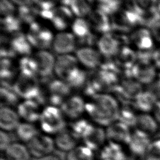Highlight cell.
Segmentation results:
<instances>
[{
    "mask_svg": "<svg viewBox=\"0 0 160 160\" xmlns=\"http://www.w3.org/2000/svg\"><path fill=\"white\" fill-rule=\"evenodd\" d=\"M26 34L32 47L38 50H47L52 46L54 38L50 28L38 21L28 26Z\"/></svg>",
    "mask_w": 160,
    "mask_h": 160,
    "instance_id": "cell-6",
    "label": "cell"
},
{
    "mask_svg": "<svg viewBox=\"0 0 160 160\" xmlns=\"http://www.w3.org/2000/svg\"><path fill=\"white\" fill-rule=\"evenodd\" d=\"M33 3L38 7L39 10L51 9L57 6L60 0H32Z\"/></svg>",
    "mask_w": 160,
    "mask_h": 160,
    "instance_id": "cell-46",
    "label": "cell"
},
{
    "mask_svg": "<svg viewBox=\"0 0 160 160\" xmlns=\"http://www.w3.org/2000/svg\"><path fill=\"white\" fill-rule=\"evenodd\" d=\"M10 41L16 55H19L21 57L31 55L32 47L26 34L22 32L14 34L10 37Z\"/></svg>",
    "mask_w": 160,
    "mask_h": 160,
    "instance_id": "cell-31",
    "label": "cell"
},
{
    "mask_svg": "<svg viewBox=\"0 0 160 160\" xmlns=\"http://www.w3.org/2000/svg\"><path fill=\"white\" fill-rule=\"evenodd\" d=\"M12 3L18 7L22 6H26L33 3L32 0H10Z\"/></svg>",
    "mask_w": 160,
    "mask_h": 160,
    "instance_id": "cell-51",
    "label": "cell"
},
{
    "mask_svg": "<svg viewBox=\"0 0 160 160\" xmlns=\"http://www.w3.org/2000/svg\"><path fill=\"white\" fill-rule=\"evenodd\" d=\"M1 18H7L17 14L16 5L10 0L1 1Z\"/></svg>",
    "mask_w": 160,
    "mask_h": 160,
    "instance_id": "cell-45",
    "label": "cell"
},
{
    "mask_svg": "<svg viewBox=\"0 0 160 160\" xmlns=\"http://www.w3.org/2000/svg\"><path fill=\"white\" fill-rule=\"evenodd\" d=\"M151 61L156 69L160 71V45L156 46L151 54Z\"/></svg>",
    "mask_w": 160,
    "mask_h": 160,
    "instance_id": "cell-48",
    "label": "cell"
},
{
    "mask_svg": "<svg viewBox=\"0 0 160 160\" xmlns=\"http://www.w3.org/2000/svg\"><path fill=\"white\" fill-rule=\"evenodd\" d=\"M86 102L80 96L71 95L68 97L60 108L65 118L72 119V121L81 118L86 112Z\"/></svg>",
    "mask_w": 160,
    "mask_h": 160,
    "instance_id": "cell-19",
    "label": "cell"
},
{
    "mask_svg": "<svg viewBox=\"0 0 160 160\" xmlns=\"http://www.w3.org/2000/svg\"><path fill=\"white\" fill-rule=\"evenodd\" d=\"M39 123L42 131L48 135H56L66 126L65 116L61 108L52 105H48L42 109Z\"/></svg>",
    "mask_w": 160,
    "mask_h": 160,
    "instance_id": "cell-4",
    "label": "cell"
},
{
    "mask_svg": "<svg viewBox=\"0 0 160 160\" xmlns=\"http://www.w3.org/2000/svg\"><path fill=\"white\" fill-rule=\"evenodd\" d=\"M77 41L71 32L61 31L54 36L52 48L59 55L69 54L72 52L76 46Z\"/></svg>",
    "mask_w": 160,
    "mask_h": 160,
    "instance_id": "cell-20",
    "label": "cell"
},
{
    "mask_svg": "<svg viewBox=\"0 0 160 160\" xmlns=\"http://www.w3.org/2000/svg\"><path fill=\"white\" fill-rule=\"evenodd\" d=\"M21 122L20 117L13 108L9 106H1L0 109L1 130L9 132L15 130Z\"/></svg>",
    "mask_w": 160,
    "mask_h": 160,
    "instance_id": "cell-26",
    "label": "cell"
},
{
    "mask_svg": "<svg viewBox=\"0 0 160 160\" xmlns=\"http://www.w3.org/2000/svg\"><path fill=\"white\" fill-rule=\"evenodd\" d=\"M157 81H158V84L159 89V90H160V72H159V75H158V78Z\"/></svg>",
    "mask_w": 160,
    "mask_h": 160,
    "instance_id": "cell-53",
    "label": "cell"
},
{
    "mask_svg": "<svg viewBox=\"0 0 160 160\" xmlns=\"http://www.w3.org/2000/svg\"><path fill=\"white\" fill-rule=\"evenodd\" d=\"M18 68L21 74L29 76H38L37 66L32 56L21 57L18 61Z\"/></svg>",
    "mask_w": 160,
    "mask_h": 160,
    "instance_id": "cell-39",
    "label": "cell"
},
{
    "mask_svg": "<svg viewBox=\"0 0 160 160\" xmlns=\"http://www.w3.org/2000/svg\"><path fill=\"white\" fill-rule=\"evenodd\" d=\"M19 71L18 64L16 65L12 58H3L1 60V86L12 87Z\"/></svg>",
    "mask_w": 160,
    "mask_h": 160,
    "instance_id": "cell-27",
    "label": "cell"
},
{
    "mask_svg": "<svg viewBox=\"0 0 160 160\" xmlns=\"http://www.w3.org/2000/svg\"><path fill=\"white\" fill-rule=\"evenodd\" d=\"M22 22L18 15L1 18V29L5 34H14L21 32Z\"/></svg>",
    "mask_w": 160,
    "mask_h": 160,
    "instance_id": "cell-38",
    "label": "cell"
},
{
    "mask_svg": "<svg viewBox=\"0 0 160 160\" xmlns=\"http://www.w3.org/2000/svg\"><path fill=\"white\" fill-rule=\"evenodd\" d=\"M11 139L8 132L1 130L0 131V149L1 151H5L6 149L11 144Z\"/></svg>",
    "mask_w": 160,
    "mask_h": 160,
    "instance_id": "cell-47",
    "label": "cell"
},
{
    "mask_svg": "<svg viewBox=\"0 0 160 160\" xmlns=\"http://www.w3.org/2000/svg\"><path fill=\"white\" fill-rule=\"evenodd\" d=\"M151 142V136L135 129L132 131L128 147L130 152L133 155L144 157Z\"/></svg>",
    "mask_w": 160,
    "mask_h": 160,
    "instance_id": "cell-21",
    "label": "cell"
},
{
    "mask_svg": "<svg viewBox=\"0 0 160 160\" xmlns=\"http://www.w3.org/2000/svg\"><path fill=\"white\" fill-rule=\"evenodd\" d=\"M87 18L94 32L102 35L113 31L111 16L102 10L96 8Z\"/></svg>",
    "mask_w": 160,
    "mask_h": 160,
    "instance_id": "cell-15",
    "label": "cell"
},
{
    "mask_svg": "<svg viewBox=\"0 0 160 160\" xmlns=\"http://www.w3.org/2000/svg\"><path fill=\"white\" fill-rule=\"evenodd\" d=\"M78 138L71 132L69 129L65 128L55 135V146L63 152H69L78 145Z\"/></svg>",
    "mask_w": 160,
    "mask_h": 160,
    "instance_id": "cell-30",
    "label": "cell"
},
{
    "mask_svg": "<svg viewBox=\"0 0 160 160\" xmlns=\"http://www.w3.org/2000/svg\"><path fill=\"white\" fill-rule=\"evenodd\" d=\"M18 138L22 142L29 143L39 132L38 129L34 123L28 122H21L15 129Z\"/></svg>",
    "mask_w": 160,
    "mask_h": 160,
    "instance_id": "cell-34",
    "label": "cell"
},
{
    "mask_svg": "<svg viewBox=\"0 0 160 160\" xmlns=\"http://www.w3.org/2000/svg\"><path fill=\"white\" fill-rule=\"evenodd\" d=\"M93 125L88 119L80 118L71 121L69 124V129L78 139H82Z\"/></svg>",
    "mask_w": 160,
    "mask_h": 160,
    "instance_id": "cell-37",
    "label": "cell"
},
{
    "mask_svg": "<svg viewBox=\"0 0 160 160\" xmlns=\"http://www.w3.org/2000/svg\"><path fill=\"white\" fill-rule=\"evenodd\" d=\"M129 36L115 32H108L101 35L98 40V49L106 58H114L121 48L129 45Z\"/></svg>",
    "mask_w": 160,
    "mask_h": 160,
    "instance_id": "cell-7",
    "label": "cell"
},
{
    "mask_svg": "<svg viewBox=\"0 0 160 160\" xmlns=\"http://www.w3.org/2000/svg\"><path fill=\"white\" fill-rule=\"evenodd\" d=\"M71 88L64 81L58 79L49 82L45 91L46 100L49 105L61 107L64 101L69 97Z\"/></svg>",
    "mask_w": 160,
    "mask_h": 160,
    "instance_id": "cell-9",
    "label": "cell"
},
{
    "mask_svg": "<svg viewBox=\"0 0 160 160\" xmlns=\"http://www.w3.org/2000/svg\"><path fill=\"white\" fill-rule=\"evenodd\" d=\"M158 69L152 61H138L132 68L131 76L142 85L149 84L158 79Z\"/></svg>",
    "mask_w": 160,
    "mask_h": 160,
    "instance_id": "cell-13",
    "label": "cell"
},
{
    "mask_svg": "<svg viewBox=\"0 0 160 160\" xmlns=\"http://www.w3.org/2000/svg\"><path fill=\"white\" fill-rule=\"evenodd\" d=\"M19 96L17 94L12 87L1 86L0 92V100L1 106L11 107L17 105L19 102Z\"/></svg>",
    "mask_w": 160,
    "mask_h": 160,
    "instance_id": "cell-41",
    "label": "cell"
},
{
    "mask_svg": "<svg viewBox=\"0 0 160 160\" xmlns=\"http://www.w3.org/2000/svg\"><path fill=\"white\" fill-rule=\"evenodd\" d=\"M7 160H30L31 154L28 147L22 142H12L4 151Z\"/></svg>",
    "mask_w": 160,
    "mask_h": 160,
    "instance_id": "cell-32",
    "label": "cell"
},
{
    "mask_svg": "<svg viewBox=\"0 0 160 160\" xmlns=\"http://www.w3.org/2000/svg\"><path fill=\"white\" fill-rule=\"evenodd\" d=\"M1 58H12L16 56L10 41V38H8L4 35L1 38Z\"/></svg>",
    "mask_w": 160,
    "mask_h": 160,
    "instance_id": "cell-44",
    "label": "cell"
},
{
    "mask_svg": "<svg viewBox=\"0 0 160 160\" xmlns=\"http://www.w3.org/2000/svg\"><path fill=\"white\" fill-rule=\"evenodd\" d=\"M120 106L114 96L108 93H100L86 102V112L96 125L108 127L118 121Z\"/></svg>",
    "mask_w": 160,
    "mask_h": 160,
    "instance_id": "cell-1",
    "label": "cell"
},
{
    "mask_svg": "<svg viewBox=\"0 0 160 160\" xmlns=\"http://www.w3.org/2000/svg\"><path fill=\"white\" fill-rule=\"evenodd\" d=\"M36 66L37 74L42 78H46L52 75L54 71L56 58L48 50H38L33 55Z\"/></svg>",
    "mask_w": 160,
    "mask_h": 160,
    "instance_id": "cell-17",
    "label": "cell"
},
{
    "mask_svg": "<svg viewBox=\"0 0 160 160\" xmlns=\"http://www.w3.org/2000/svg\"><path fill=\"white\" fill-rule=\"evenodd\" d=\"M137 58V52L130 45H126L121 48L114 57V61L119 69L127 71L131 70L138 61Z\"/></svg>",
    "mask_w": 160,
    "mask_h": 160,
    "instance_id": "cell-25",
    "label": "cell"
},
{
    "mask_svg": "<svg viewBox=\"0 0 160 160\" xmlns=\"http://www.w3.org/2000/svg\"><path fill=\"white\" fill-rule=\"evenodd\" d=\"M75 56L79 64L90 69H98L103 61L99 50L91 46H81L76 49Z\"/></svg>",
    "mask_w": 160,
    "mask_h": 160,
    "instance_id": "cell-16",
    "label": "cell"
},
{
    "mask_svg": "<svg viewBox=\"0 0 160 160\" xmlns=\"http://www.w3.org/2000/svg\"><path fill=\"white\" fill-rule=\"evenodd\" d=\"M156 41H159L160 42V22L156 24L154 26L152 30H151Z\"/></svg>",
    "mask_w": 160,
    "mask_h": 160,
    "instance_id": "cell-50",
    "label": "cell"
},
{
    "mask_svg": "<svg viewBox=\"0 0 160 160\" xmlns=\"http://www.w3.org/2000/svg\"><path fill=\"white\" fill-rule=\"evenodd\" d=\"M104 160H108V159H104Z\"/></svg>",
    "mask_w": 160,
    "mask_h": 160,
    "instance_id": "cell-56",
    "label": "cell"
},
{
    "mask_svg": "<svg viewBox=\"0 0 160 160\" xmlns=\"http://www.w3.org/2000/svg\"><path fill=\"white\" fill-rule=\"evenodd\" d=\"M39 16L44 20L48 21L56 30L64 31L69 26L71 27L74 16L70 9L65 6L59 5L48 9L40 10Z\"/></svg>",
    "mask_w": 160,
    "mask_h": 160,
    "instance_id": "cell-5",
    "label": "cell"
},
{
    "mask_svg": "<svg viewBox=\"0 0 160 160\" xmlns=\"http://www.w3.org/2000/svg\"><path fill=\"white\" fill-rule=\"evenodd\" d=\"M94 0H71L69 8L76 18L88 17L93 8Z\"/></svg>",
    "mask_w": 160,
    "mask_h": 160,
    "instance_id": "cell-36",
    "label": "cell"
},
{
    "mask_svg": "<svg viewBox=\"0 0 160 160\" xmlns=\"http://www.w3.org/2000/svg\"><path fill=\"white\" fill-rule=\"evenodd\" d=\"M28 147L31 156L37 159L51 154L56 148L54 139L50 135L41 133H39L31 140Z\"/></svg>",
    "mask_w": 160,
    "mask_h": 160,
    "instance_id": "cell-14",
    "label": "cell"
},
{
    "mask_svg": "<svg viewBox=\"0 0 160 160\" xmlns=\"http://www.w3.org/2000/svg\"><path fill=\"white\" fill-rule=\"evenodd\" d=\"M42 110L41 104L31 99H24L17 106V112L20 118L31 123L39 121Z\"/></svg>",
    "mask_w": 160,
    "mask_h": 160,
    "instance_id": "cell-22",
    "label": "cell"
},
{
    "mask_svg": "<svg viewBox=\"0 0 160 160\" xmlns=\"http://www.w3.org/2000/svg\"><path fill=\"white\" fill-rule=\"evenodd\" d=\"M36 160H61V159L57 155L51 154L48 156H46L40 158H38Z\"/></svg>",
    "mask_w": 160,
    "mask_h": 160,
    "instance_id": "cell-52",
    "label": "cell"
},
{
    "mask_svg": "<svg viewBox=\"0 0 160 160\" xmlns=\"http://www.w3.org/2000/svg\"><path fill=\"white\" fill-rule=\"evenodd\" d=\"M76 56L71 54L59 55L56 58L54 74L58 79L66 82L80 68Z\"/></svg>",
    "mask_w": 160,
    "mask_h": 160,
    "instance_id": "cell-12",
    "label": "cell"
},
{
    "mask_svg": "<svg viewBox=\"0 0 160 160\" xmlns=\"http://www.w3.org/2000/svg\"><path fill=\"white\" fill-rule=\"evenodd\" d=\"M0 160H7V159H6V158H1Z\"/></svg>",
    "mask_w": 160,
    "mask_h": 160,
    "instance_id": "cell-54",
    "label": "cell"
},
{
    "mask_svg": "<svg viewBox=\"0 0 160 160\" xmlns=\"http://www.w3.org/2000/svg\"><path fill=\"white\" fill-rule=\"evenodd\" d=\"M142 91L141 84L131 76H125L120 79L113 91L124 102H132Z\"/></svg>",
    "mask_w": 160,
    "mask_h": 160,
    "instance_id": "cell-10",
    "label": "cell"
},
{
    "mask_svg": "<svg viewBox=\"0 0 160 160\" xmlns=\"http://www.w3.org/2000/svg\"><path fill=\"white\" fill-rule=\"evenodd\" d=\"M106 133L108 142L128 146L132 131L129 126L116 121L107 127Z\"/></svg>",
    "mask_w": 160,
    "mask_h": 160,
    "instance_id": "cell-18",
    "label": "cell"
},
{
    "mask_svg": "<svg viewBox=\"0 0 160 160\" xmlns=\"http://www.w3.org/2000/svg\"><path fill=\"white\" fill-rule=\"evenodd\" d=\"M130 46L139 54L152 52L155 48L156 40L151 29L140 26L130 32L129 36Z\"/></svg>",
    "mask_w": 160,
    "mask_h": 160,
    "instance_id": "cell-8",
    "label": "cell"
},
{
    "mask_svg": "<svg viewBox=\"0 0 160 160\" xmlns=\"http://www.w3.org/2000/svg\"><path fill=\"white\" fill-rule=\"evenodd\" d=\"M135 128L151 136L158 133L160 129L159 124L151 113L139 112Z\"/></svg>",
    "mask_w": 160,
    "mask_h": 160,
    "instance_id": "cell-29",
    "label": "cell"
},
{
    "mask_svg": "<svg viewBox=\"0 0 160 160\" xmlns=\"http://www.w3.org/2000/svg\"><path fill=\"white\" fill-rule=\"evenodd\" d=\"M152 114L160 126V98L158 100L155 108L152 112Z\"/></svg>",
    "mask_w": 160,
    "mask_h": 160,
    "instance_id": "cell-49",
    "label": "cell"
},
{
    "mask_svg": "<svg viewBox=\"0 0 160 160\" xmlns=\"http://www.w3.org/2000/svg\"><path fill=\"white\" fill-rule=\"evenodd\" d=\"M82 139L84 145L93 151H99L108 141L106 130L98 125H93Z\"/></svg>",
    "mask_w": 160,
    "mask_h": 160,
    "instance_id": "cell-23",
    "label": "cell"
},
{
    "mask_svg": "<svg viewBox=\"0 0 160 160\" xmlns=\"http://www.w3.org/2000/svg\"><path fill=\"white\" fill-rule=\"evenodd\" d=\"M122 146L112 142H108L99 150L101 160H128L127 152Z\"/></svg>",
    "mask_w": 160,
    "mask_h": 160,
    "instance_id": "cell-28",
    "label": "cell"
},
{
    "mask_svg": "<svg viewBox=\"0 0 160 160\" xmlns=\"http://www.w3.org/2000/svg\"><path fill=\"white\" fill-rule=\"evenodd\" d=\"M12 88L19 98L24 99L34 100L41 105L46 100V94L36 76L19 74Z\"/></svg>",
    "mask_w": 160,
    "mask_h": 160,
    "instance_id": "cell-2",
    "label": "cell"
},
{
    "mask_svg": "<svg viewBox=\"0 0 160 160\" xmlns=\"http://www.w3.org/2000/svg\"><path fill=\"white\" fill-rule=\"evenodd\" d=\"M94 1H95V0H94ZM96 1H99V0H96Z\"/></svg>",
    "mask_w": 160,
    "mask_h": 160,
    "instance_id": "cell-55",
    "label": "cell"
},
{
    "mask_svg": "<svg viewBox=\"0 0 160 160\" xmlns=\"http://www.w3.org/2000/svg\"><path fill=\"white\" fill-rule=\"evenodd\" d=\"M17 15L22 23L30 25L37 21V18L39 16L40 10L34 3L18 7Z\"/></svg>",
    "mask_w": 160,
    "mask_h": 160,
    "instance_id": "cell-35",
    "label": "cell"
},
{
    "mask_svg": "<svg viewBox=\"0 0 160 160\" xmlns=\"http://www.w3.org/2000/svg\"><path fill=\"white\" fill-rule=\"evenodd\" d=\"M130 5L144 17L155 8L159 0H129Z\"/></svg>",
    "mask_w": 160,
    "mask_h": 160,
    "instance_id": "cell-42",
    "label": "cell"
},
{
    "mask_svg": "<svg viewBox=\"0 0 160 160\" xmlns=\"http://www.w3.org/2000/svg\"><path fill=\"white\" fill-rule=\"evenodd\" d=\"M145 160H160V138L152 141L144 156Z\"/></svg>",
    "mask_w": 160,
    "mask_h": 160,
    "instance_id": "cell-43",
    "label": "cell"
},
{
    "mask_svg": "<svg viewBox=\"0 0 160 160\" xmlns=\"http://www.w3.org/2000/svg\"><path fill=\"white\" fill-rule=\"evenodd\" d=\"M66 160H95L94 151L85 145L77 146L67 153Z\"/></svg>",
    "mask_w": 160,
    "mask_h": 160,
    "instance_id": "cell-40",
    "label": "cell"
},
{
    "mask_svg": "<svg viewBox=\"0 0 160 160\" xmlns=\"http://www.w3.org/2000/svg\"><path fill=\"white\" fill-rule=\"evenodd\" d=\"M158 99L153 92L143 90L132 103L139 113H151L153 112Z\"/></svg>",
    "mask_w": 160,
    "mask_h": 160,
    "instance_id": "cell-24",
    "label": "cell"
},
{
    "mask_svg": "<svg viewBox=\"0 0 160 160\" xmlns=\"http://www.w3.org/2000/svg\"><path fill=\"white\" fill-rule=\"evenodd\" d=\"M111 19L113 30L118 33H126L141 26L144 17L129 4L122 6L111 16Z\"/></svg>",
    "mask_w": 160,
    "mask_h": 160,
    "instance_id": "cell-3",
    "label": "cell"
},
{
    "mask_svg": "<svg viewBox=\"0 0 160 160\" xmlns=\"http://www.w3.org/2000/svg\"><path fill=\"white\" fill-rule=\"evenodd\" d=\"M71 28L76 41L82 44L81 46L92 47L94 43L97 44L98 39H96L95 32L92 30L87 19L76 18L72 22Z\"/></svg>",
    "mask_w": 160,
    "mask_h": 160,
    "instance_id": "cell-11",
    "label": "cell"
},
{
    "mask_svg": "<svg viewBox=\"0 0 160 160\" xmlns=\"http://www.w3.org/2000/svg\"><path fill=\"white\" fill-rule=\"evenodd\" d=\"M138 115V111L132 102L131 104V102H124L120 106L118 121L125 124L129 128L135 127Z\"/></svg>",
    "mask_w": 160,
    "mask_h": 160,
    "instance_id": "cell-33",
    "label": "cell"
}]
</instances>
